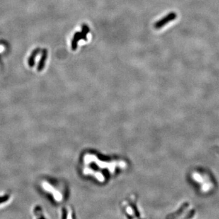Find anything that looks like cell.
<instances>
[{
    "label": "cell",
    "mask_w": 219,
    "mask_h": 219,
    "mask_svg": "<svg viewBox=\"0 0 219 219\" xmlns=\"http://www.w3.org/2000/svg\"><path fill=\"white\" fill-rule=\"evenodd\" d=\"M123 208L129 217L132 218L141 217L135 198L132 197L127 200L124 201L123 203Z\"/></svg>",
    "instance_id": "1"
},
{
    "label": "cell",
    "mask_w": 219,
    "mask_h": 219,
    "mask_svg": "<svg viewBox=\"0 0 219 219\" xmlns=\"http://www.w3.org/2000/svg\"><path fill=\"white\" fill-rule=\"evenodd\" d=\"M177 17V15L175 12H171L168 14L166 16L163 17L157 22H156L154 25V28L156 29H159L166 25L169 22L174 20Z\"/></svg>",
    "instance_id": "2"
},
{
    "label": "cell",
    "mask_w": 219,
    "mask_h": 219,
    "mask_svg": "<svg viewBox=\"0 0 219 219\" xmlns=\"http://www.w3.org/2000/svg\"><path fill=\"white\" fill-rule=\"evenodd\" d=\"M47 57V51L46 49H43L42 51L40 60L38 62V65L37 67V71L38 72L41 71L44 68Z\"/></svg>",
    "instance_id": "3"
},
{
    "label": "cell",
    "mask_w": 219,
    "mask_h": 219,
    "mask_svg": "<svg viewBox=\"0 0 219 219\" xmlns=\"http://www.w3.org/2000/svg\"><path fill=\"white\" fill-rule=\"evenodd\" d=\"M189 203L188 202H185L184 203L182 204V205L180 207V208L176 212L171 214L169 217H168V218H174L178 217L184 212V211L189 207Z\"/></svg>",
    "instance_id": "4"
},
{
    "label": "cell",
    "mask_w": 219,
    "mask_h": 219,
    "mask_svg": "<svg viewBox=\"0 0 219 219\" xmlns=\"http://www.w3.org/2000/svg\"><path fill=\"white\" fill-rule=\"evenodd\" d=\"M40 52V47H37L35 49H34L31 54V56H29V59H28V65L31 67L32 68L34 67L35 65V59L37 57V56L38 55V54Z\"/></svg>",
    "instance_id": "5"
},
{
    "label": "cell",
    "mask_w": 219,
    "mask_h": 219,
    "mask_svg": "<svg viewBox=\"0 0 219 219\" xmlns=\"http://www.w3.org/2000/svg\"><path fill=\"white\" fill-rule=\"evenodd\" d=\"M82 40L80 32H76L71 40V49L73 51H76L78 46V42Z\"/></svg>",
    "instance_id": "6"
},
{
    "label": "cell",
    "mask_w": 219,
    "mask_h": 219,
    "mask_svg": "<svg viewBox=\"0 0 219 219\" xmlns=\"http://www.w3.org/2000/svg\"><path fill=\"white\" fill-rule=\"evenodd\" d=\"M90 32V28L86 24H83L82 26V31L80 32L82 40L85 41L87 40V34Z\"/></svg>",
    "instance_id": "7"
},
{
    "label": "cell",
    "mask_w": 219,
    "mask_h": 219,
    "mask_svg": "<svg viewBox=\"0 0 219 219\" xmlns=\"http://www.w3.org/2000/svg\"><path fill=\"white\" fill-rule=\"evenodd\" d=\"M195 212H196L195 209H191L190 211H189L188 213L186 214V215L183 218H192V217L195 215Z\"/></svg>",
    "instance_id": "8"
}]
</instances>
